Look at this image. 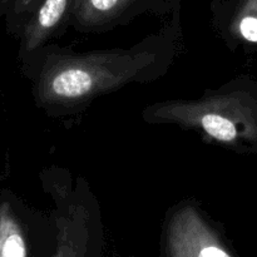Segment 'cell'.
I'll use <instances>...</instances> for the list:
<instances>
[{
  "mask_svg": "<svg viewBox=\"0 0 257 257\" xmlns=\"http://www.w3.org/2000/svg\"><path fill=\"white\" fill-rule=\"evenodd\" d=\"M68 7V0H44L35 15L24 24L22 49L24 55L37 49L60 22Z\"/></svg>",
  "mask_w": 257,
  "mask_h": 257,
  "instance_id": "obj_1",
  "label": "cell"
},
{
  "mask_svg": "<svg viewBox=\"0 0 257 257\" xmlns=\"http://www.w3.org/2000/svg\"><path fill=\"white\" fill-rule=\"evenodd\" d=\"M29 255L28 242L9 202L0 201V257Z\"/></svg>",
  "mask_w": 257,
  "mask_h": 257,
  "instance_id": "obj_2",
  "label": "cell"
},
{
  "mask_svg": "<svg viewBox=\"0 0 257 257\" xmlns=\"http://www.w3.org/2000/svg\"><path fill=\"white\" fill-rule=\"evenodd\" d=\"M35 0H10L7 10L8 28L17 32L20 27H24L27 15L32 12Z\"/></svg>",
  "mask_w": 257,
  "mask_h": 257,
  "instance_id": "obj_5",
  "label": "cell"
},
{
  "mask_svg": "<svg viewBox=\"0 0 257 257\" xmlns=\"http://www.w3.org/2000/svg\"><path fill=\"white\" fill-rule=\"evenodd\" d=\"M9 3L10 0H0V14H2L3 10H4V13H7L8 7H9Z\"/></svg>",
  "mask_w": 257,
  "mask_h": 257,
  "instance_id": "obj_8",
  "label": "cell"
},
{
  "mask_svg": "<svg viewBox=\"0 0 257 257\" xmlns=\"http://www.w3.org/2000/svg\"><path fill=\"white\" fill-rule=\"evenodd\" d=\"M240 32L246 40L257 43V18L250 15L242 18L240 23Z\"/></svg>",
  "mask_w": 257,
  "mask_h": 257,
  "instance_id": "obj_7",
  "label": "cell"
},
{
  "mask_svg": "<svg viewBox=\"0 0 257 257\" xmlns=\"http://www.w3.org/2000/svg\"><path fill=\"white\" fill-rule=\"evenodd\" d=\"M128 0H80V7L84 14L89 17H108L119 10Z\"/></svg>",
  "mask_w": 257,
  "mask_h": 257,
  "instance_id": "obj_6",
  "label": "cell"
},
{
  "mask_svg": "<svg viewBox=\"0 0 257 257\" xmlns=\"http://www.w3.org/2000/svg\"><path fill=\"white\" fill-rule=\"evenodd\" d=\"M201 125L207 135H210L215 140L222 141V142L233 141L237 136V131H236V125L233 124V122L222 115L215 114V113L203 115L201 118Z\"/></svg>",
  "mask_w": 257,
  "mask_h": 257,
  "instance_id": "obj_4",
  "label": "cell"
},
{
  "mask_svg": "<svg viewBox=\"0 0 257 257\" xmlns=\"http://www.w3.org/2000/svg\"><path fill=\"white\" fill-rule=\"evenodd\" d=\"M92 74L83 68H68L53 78L50 87L54 94L62 98L83 97L92 89Z\"/></svg>",
  "mask_w": 257,
  "mask_h": 257,
  "instance_id": "obj_3",
  "label": "cell"
}]
</instances>
